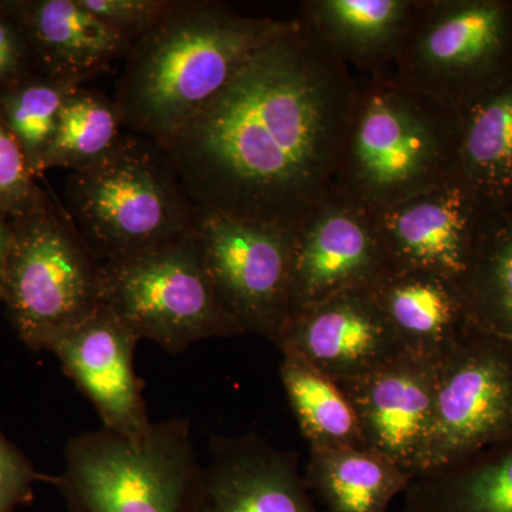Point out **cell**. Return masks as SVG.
Wrapping results in <instances>:
<instances>
[{
    "instance_id": "6da1fadb",
    "label": "cell",
    "mask_w": 512,
    "mask_h": 512,
    "mask_svg": "<svg viewBox=\"0 0 512 512\" xmlns=\"http://www.w3.org/2000/svg\"><path fill=\"white\" fill-rule=\"evenodd\" d=\"M356 83L298 16L158 143L197 207L293 229L332 194Z\"/></svg>"
},
{
    "instance_id": "7a4b0ae2",
    "label": "cell",
    "mask_w": 512,
    "mask_h": 512,
    "mask_svg": "<svg viewBox=\"0 0 512 512\" xmlns=\"http://www.w3.org/2000/svg\"><path fill=\"white\" fill-rule=\"evenodd\" d=\"M288 20L238 15L220 2L177 0L124 57L111 97L124 130L156 141L173 134Z\"/></svg>"
},
{
    "instance_id": "3957f363",
    "label": "cell",
    "mask_w": 512,
    "mask_h": 512,
    "mask_svg": "<svg viewBox=\"0 0 512 512\" xmlns=\"http://www.w3.org/2000/svg\"><path fill=\"white\" fill-rule=\"evenodd\" d=\"M356 74L332 192L373 214L456 178L457 107L392 69Z\"/></svg>"
},
{
    "instance_id": "277c9868",
    "label": "cell",
    "mask_w": 512,
    "mask_h": 512,
    "mask_svg": "<svg viewBox=\"0 0 512 512\" xmlns=\"http://www.w3.org/2000/svg\"><path fill=\"white\" fill-rule=\"evenodd\" d=\"M64 208L99 264L121 261L194 232L195 204L163 146L126 133L103 161L74 171Z\"/></svg>"
},
{
    "instance_id": "5b68a950",
    "label": "cell",
    "mask_w": 512,
    "mask_h": 512,
    "mask_svg": "<svg viewBox=\"0 0 512 512\" xmlns=\"http://www.w3.org/2000/svg\"><path fill=\"white\" fill-rule=\"evenodd\" d=\"M202 468L190 420L177 417L153 423L143 443L106 427L76 434L47 483L67 512H195Z\"/></svg>"
},
{
    "instance_id": "8992f818",
    "label": "cell",
    "mask_w": 512,
    "mask_h": 512,
    "mask_svg": "<svg viewBox=\"0 0 512 512\" xmlns=\"http://www.w3.org/2000/svg\"><path fill=\"white\" fill-rule=\"evenodd\" d=\"M99 266L52 192L10 218L0 302L30 350H49L99 311Z\"/></svg>"
},
{
    "instance_id": "52a82bcc",
    "label": "cell",
    "mask_w": 512,
    "mask_h": 512,
    "mask_svg": "<svg viewBox=\"0 0 512 512\" xmlns=\"http://www.w3.org/2000/svg\"><path fill=\"white\" fill-rule=\"evenodd\" d=\"M100 305L138 339L183 353L205 339L244 335L222 308L195 232L163 247L99 266Z\"/></svg>"
},
{
    "instance_id": "ba28073f",
    "label": "cell",
    "mask_w": 512,
    "mask_h": 512,
    "mask_svg": "<svg viewBox=\"0 0 512 512\" xmlns=\"http://www.w3.org/2000/svg\"><path fill=\"white\" fill-rule=\"evenodd\" d=\"M194 232L222 308L245 333L278 342L292 318L293 229L195 205Z\"/></svg>"
},
{
    "instance_id": "9c48e42d",
    "label": "cell",
    "mask_w": 512,
    "mask_h": 512,
    "mask_svg": "<svg viewBox=\"0 0 512 512\" xmlns=\"http://www.w3.org/2000/svg\"><path fill=\"white\" fill-rule=\"evenodd\" d=\"M510 436L512 342L471 328L439 360L433 429L421 473Z\"/></svg>"
},
{
    "instance_id": "30bf717a",
    "label": "cell",
    "mask_w": 512,
    "mask_h": 512,
    "mask_svg": "<svg viewBox=\"0 0 512 512\" xmlns=\"http://www.w3.org/2000/svg\"><path fill=\"white\" fill-rule=\"evenodd\" d=\"M508 33L501 3L420 0L390 69L458 107L473 96L471 83L503 56Z\"/></svg>"
},
{
    "instance_id": "8fae6325",
    "label": "cell",
    "mask_w": 512,
    "mask_h": 512,
    "mask_svg": "<svg viewBox=\"0 0 512 512\" xmlns=\"http://www.w3.org/2000/svg\"><path fill=\"white\" fill-rule=\"evenodd\" d=\"M386 268L372 214L332 192L293 228L292 316L369 288Z\"/></svg>"
},
{
    "instance_id": "7c38bea8",
    "label": "cell",
    "mask_w": 512,
    "mask_h": 512,
    "mask_svg": "<svg viewBox=\"0 0 512 512\" xmlns=\"http://www.w3.org/2000/svg\"><path fill=\"white\" fill-rule=\"evenodd\" d=\"M481 205L456 178L373 212L387 268L437 276L458 286L470 266Z\"/></svg>"
},
{
    "instance_id": "4fadbf2b",
    "label": "cell",
    "mask_w": 512,
    "mask_h": 512,
    "mask_svg": "<svg viewBox=\"0 0 512 512\" xmlns=\"http://www.w3.org/2000/svg\"><path fill=\"white\" fill-rule=\"evenodd\" d=\"M439 360L403 353L339 384L355 409L367 448L412 478L423 471L429 448Z\"/></svg>"
},
{
    "instance_id": "5bb4252c",
    "label": "cell",
    "mask_w": 512,
    "mask_h": 512,
    "mask_svg": "<svg viewBox=\"0 0 512 512\" xmlns=\"http://www.w3.org/2000/svg\"><path fill=\"white\" fill-rule=\"evenodd\" d=\"M140 339L113 313L99 311L50 346L63 373L93 403L103 427L143 443L150 433L144 382L134 369Z\"/></svg>"
},
{
    "instance_id": "9a60e30c",
    "label": "cell",
    "mask_w": 512,
    "mask_h": 512,
    "mask_svg": "<svg viewBox=\"0 0 512 512\" xmlns=\"http://www.w3.org/2000/svg\"><path fill=\"white\" fill-rule=\"evenodd\" d=\"M275 345L338 384L406 353L367 289L340 293L295 313Z\"/></svg>"
},
{
    "instance_id": "2e32d148",
    "label": "cell",
    "mask_w": 512,
    "mask_h": 512,
    "mask_svg": "<svg viewBox=\"0 0 512 512\" xmlns=\"http://www.w3.org/2000/svg\"><path fill=\"white\" fill-rule=\"evenodd\" d=\"M195 512H319L299 456L256 433L210 439Z\"/></svg>"
},
{
    "instance_id": "e0dca14e",
    "label": "cell",
    "mask_w": 512,
    "mask_h": 512,
    "mask_svg": "<svg viewBox=\"0 0 512 512\" xmlns=\"http://www.w3.org/2000/svg\"><path fill=\"white\" fill-rule=\"evenodd\" d=\"M39 73L84 86L124 59L131 42L79 0H9Z\"/></svg>"
},
{
    "instance_id": "ac0fdd59",
    "label": "cell",
    "mask_w": 512,
    "mask_h": 512,
    "mask_svg": "<svg viewBox=\"0 0 512 512\" xmlns=\"http://www.w3.org/2000/svg\"><path fill=\"white\" fill-rule=\"evenodd\" d=\"M367 291L410 355L439 360L473 328L457 286L437 276L386 268Z\"/></svg>"
},
{
    "instance_id": "d6986e66",
    "label": "cell",
    "mask_w": 512,
    "mask_h": 512,
    "mask_svg": "<svg viewBox=\"0 0 512 512\" xmlns=\"http://www.w3.org/2000/svg\"><path fill=\"white\" fill-rule=\"evenodd\" d=\"M420 0H309L301 18L355 73L392 67Z\"/></svg>"
},
{
    "instance_id": "ffe728a7",
    "label": "cell",
    "mask_w": 512,
    "mask_h": 512,
    "mask_svg": "<svg viewBox=\"0 0 512 512\" xmlns=\"http://www.w3.org/2000/svg\"><path fill=\"white\" fill-rule=\"evenodd\" d=\"M456 180L478 204L512 202V79L463 101Z\"/></svg>"
},
{
    "instance_id": "44dd1931",
    "label": "cell",
    "mask_w": 512,
    "mask_h": 512,
    "mask_svg": "<svg viewBox=\"0 0 512 512\" xmlns=\"http://www.w3.org/2000/svg\"><path fill=\"white\" fill-rule=\"evenodd\" d=\"M404 512H512V436L413 477Z\"/></svg>"
},
{
    "instance_id": "7402d4cb",
    "label": "cell",
    "mask_w": 512,
    "mask_h": 512,
    "mask_svg": "<svg viewBox=\"0 0 512 512\" xmlns=\"http://www.w3.org/2000/svg\"><path fill=\"white\" fill-rule=\"evenodd\" d=\"M328 512H389L412 476L367 448L309 450L303 473Z\"/></svg>"
},
{
    "instance_id": "603a6c76",
    "label": "cell",
    "mask_w": 512,
    "mask_h": 512,
    "mask_svg": "<svg viewBox=\"0 0 512 512\" xmlns=\"http://www.w3.org/2000/svg\"><path fill=\"white\" fill-rule=\"evenodd\" d=\"M279 375L309 450L367 448L355 409L338 383L288 352L282 353Z\"/></svg>"
},
{
    "instance_id": "cb8c5ba5",
    "label": "cell",
    "mask_w": 512,
    "mask_h": 512,
    "mask_svg": "<svg viewBox=\"0 0 512 512\" xmlns=\"http://www.w3.org/2000/svg\"><path fill=\"white\" fill-rule=\"evenodd\" d=\"M457 289L474 329L512 342V221L480 229Z\"/></svg>"
},
{
    "instance_id": "d4e9b609",
    "label": "cell",
    "mask_w": 512,
    "mask_h": 512,
    "mask_svg": "<svg viewBox=\"0 0 512 512\" xmlns=\"http://www.w3.org/2000/svg\"><path fill=\"white\" fill-rule=\"evenodd\" d=\"M126 133L111 97L77 87L60 111L55 138L43 161V174L52 168L74 173L93 167L116 150Z\"/></svg>"
},
{
    "instance_id": "484cf974",
    "label": "cell",
    "mask_w": 512,
    "mask_h": 512,
    "mask_svg": "<svg viewBox=\"0 0 512 512\" xmlns=\"http://www.w3.org/2000/svg\"><path fill=\"white\" fill-rule=\"evenodd\" d=\"M77 84L33 73L0 87V116L18 141L36 178L59 126L60 111Z\"/></svg>"
},
{
    "instance_id": "4316f807",
    "label": "cell",
    "mask_w": 512,
    "mask_h": 512,
    "mask_svg": "<svg viewBox=\"0 0 512 512\" xmlns=\"http://www.w3.org/2000/svg\"><path fill=\"white\" fill-rule=\"evenodd\" d=\"M16 138L0 116V210L9 218L25 214L45 198Z\"/></svg>"
},
{
    "instance_id": "83f0119b",
    "label": "cell",
    "mask_w": 512,
    "mask_h": 512,
    "mask_svg": "<svg viewBox=\"0 0 512 512\" xmlns=\"http://www.w3.org/2000/svg\"><path fill=\"white\" fill-rule=\"evenodd\" d=\"M84 9L131 43L158 25L177 0H79Z\"/></svg>"
},
{
    "instance_id": "f1b7e54d",
    "label": "cell",
    "mask_w": 512,
    "mask_h": 512,
    "mask_svg": "<svg viewBox=\"0 0 512 512\" xmlns=\"http://www.w3.org/2000/svg\"><path fill=\"white\" fill-rule=\"evenodd\" d=\"M39 481L47 483V476L0 430V512H16L32 503Z\"/></svg>"
},
{
    "instance_id": "f546056e",
    "label": "cell",
    "mask_w": 512,
    "mask_h": 512,
    "mask_svg": "<svg viewBox=\"0 0 512 512\" xmlns=\"http://www.w3.org/2000/svg\"><path fill=\"white\" fill-rule=\"evenodd\" d=\"M35 57L9 0L0 2V87L37 73Z\"/></svg>"
},
{
    "instance_id": "4dcf8cb0",
    "label": "cell",
    "mask_w": 512,
    "mask_h": 512,
    "mask_svg": "<svg viewBox=\"0 0 512 512\" xmlns=\"http://www.w3.org/2000/svg\"><path fill=\"white\" fill-rule=\"evenodd\" d=\"M10 235V218L0 210V285H2L3 265H5L6 251H8Z\"/></svg>"
}]
</instances>
